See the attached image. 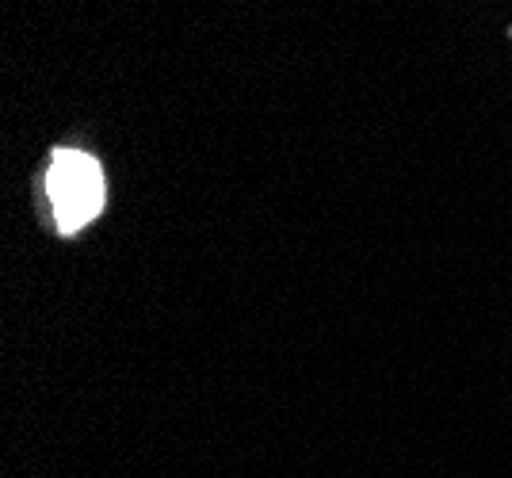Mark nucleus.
Listing matches in <instances>:
<instances>
[{
  "label": "nucleus",
  "mask_w": 512,
  "mask_h": 478,
  "mask_svg": "<svg viewBox=\"0 0 512 478\" xmlns=\"http://www.w3.org/2000/svg\"><path fill=\"white\" fill-rule=\"evenodd\" d=\"M46 196L54 207V222L62 234L85 230L104 211V173L96 157L81 150H58L46 173Z\"/></svg>",
  "instance_id": "nucleus-1"
}]
</instances>
